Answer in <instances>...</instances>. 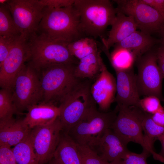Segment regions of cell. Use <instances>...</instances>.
Listing matches in <instances>:
<instances>
[{
  "label": "cell",
  "instance_id": "cell-1",
  "mask_svg": "<svg viewBox=\"0 0 164 164\" xmlns=\"http://www.w3.org/2000/svg\"><path fill=\"white\" fill-rule=\"evenodd\" d=\"M80 15L74 4L61 8L45 6L36 33L68 44L86 37L80 27Z\"/></svg>",
  "mask_w": 164,
  "mask_h": 164
},
{
  "label": "cell",
  "instance_id": "cell-2",
  "mask_svg": "<svg viewBox=\"0 0 164 164\" xmlns=\"http://www.w3.org/2000/svg\"><path fill=\"white\" fill-rule=\"evenodd\" d=\"M74 5L80 15V27L85 36L104 38L107 27L112 25L117 13L109 0H75Z\"/></svg>",
  "mask_w": 164,
  "mask_h": 164
},
{
  "label": "cell",
  "instance_id": "cell-3",
  "mask_svg": "<svg viewBox=\"0 0 164 164\" xmlns=\"http://www.w3.org/2000/svg\"><path fill=\"white\" fill-rule=\"evenodd\" d=\"M94 81L79 79L59 106L63 130L68 133L91 111L97 108L91 92Z\"/></svg>",
  "mask_w": 164,
  "mask_h": 164
},
{
  "label": "cell",
  "instance_id": "cell-4",
  "mask_svg": "<svg viewBox=\"0 0 164 164\" xmlns=\"http://www.w3.org/2000/svg\"><path fill=\"white\" fill-rule=\"evenodd\" d=\"M30 57L27 62L39 71L57 64H78L79 60L72 55L68 44L55 41L36 33L28 39Z\"/></svg>",
  "mask_w": 164,
  "mask_h": 164
},
{
  "label": "cell",
  "instance_id": "cell-5",
  "mask_svg": "<svg viewBox=\"0 0 164 164\" xmlns=\"http://www.w3.org/2000/svg\"><path fill=\"white\" fill-rule=\"evenodd\" d=\"M77 65L55 64L39 71L43 92L42 102L56 105L60 103L79 79L74 75Z\"/></svg>",
  "mask_w": 164,
  "mask_h": 164
},
{
  "label": "cell",
  "instance_id": "cell-6",
  "mask_svg": "<svg viewBox=\"0 0 164 164\" xmlns=\"http://www.w3.org/2000/svg\"><path fill=\"white\" fill-rule=\"evenodd\" d=\"M117 106L118 112L111 129L127 143L132 142L140 144L155 159L164 163V158L149 145L143 134L142 123L146 113L137 106Z\"/></svg>",
  "mask_w": 164,
  "mask_h": 164
},
{
  "label": "cell",
  "instance_id": "cell-7",
  "mask_svg": "<svg viewBox=\"0 0 164 164\" xmlns=\"http://www.w3.org/2000/svg\"><path fill=\"white\" fill-rule=\"evenodd\" d=\"M11 91L18 113L42 102L43 95L39 71L27 62L16 76Z\"/></svg>",
  "mask_w": 164,
  "mask_h": 164
},
{
  "label": "cell",
  "instance_id": "cell-8",
  "mask_svg": "<svg viewBox=\"0 0 164 164\" xmlns=\"http://www.w3.org/2000/svg\"><path fill=\"white\" fill-rule=\"evenodd\" d=\"M118 111L117 106L113 110L105 112L96 108L67 133L77 144L87 145L93 138L102 135L107 130L111 128Z\"/></svg>",
  "mask_w": 164,
  "mask_h": 164
},
{
  "label": "cell",
  "instance_id": "cell-9",
  "mask_svg": "<svg viewBox=\"0 0 164 164\" xmlns=\"http://www.w3.org/2000/svg\"><path fill=\"white\" fill-rule=\"evenodd\" d=\"M136 83L140 95L154 96L162 100V83L164 75L158 64L157 53L151 50L136 60Z\"/></svg>",
  "mask_w": 164,
  "mask_h": 164
},
{
  "label": "cell",
  "instance_id": "cell-10",
  "mask_svg": "<svg viewBox=\"0 0 164 164\" xmlns=\"http://www.w3.org/2000/svg\"><path fill=\"white\" fill-rule=\"evenodd\" d=\"M6 5L23 37L28 39L36 33L45 7L39 0H10Z\"/></svg>",
  "mask_w": 164,
  "mask_h": 164
},
{
  "label": "cell",
  "instance_id": "cell-11",
  "mask_svg": "<svg viewBox=\"0 0 164 164\" xmlns=\"http://www.w3.org/2000/svg\"><path fill=\"white\" fill-rule=\"evenodd\" d=\"M117 12L132 16L137 29L150 35L164 27V18L154 9L141 0H114Z\"/></svg>",
  "mask_w": 164,
  "mask_h": 164
},
{
  "label": "cell",
  "instance_id": "cell-12",
  "mask_svg": "<svg viewBox=\"0 0 164 164\" xmlns=\"http://www.w3.org/2000/svg\"><path fill=\"white\" fill-rule=\"evenodd\" d=\"M62 130L59 117L50 124L31 129L30 135L38 164H47L53 158Z\"/></svg>",
  "mask_w": 164,
  "mask_h": 164
},
{
  "label": "cell",
  "instance_id": "cell-13",
  "mask_svg": "<svg viewBox=\"0 0 164 164\" xmlns=\"http://www.w3.org/2000/svg\"><path fill=\"white\" fill-rule=\"evenodd\" d=\"M30 57L28 39L22 36L0 66V86L11 90L14 80Z\"/></svg>",
  "mask_w": 164,
  "mask_h": 164
},
{
  "label": "cell",
  "instance_id": "cell-14",
  "mask_svg": "<svg viewBox=\"0 0 164 164\" xmlns=\"http://www.w3.org/2000/svg\"><path fill=\"white\" fill-rule=\"evenodd\" d=\"M127 143L111 129L93 138L87 145L102 159L111 162L122 159L129 151Z\"/></svg>",
  "mask_w": 164,
  "mask_h": 164
},
{
  "label": "cell",
  "instance_id": "cell-15",
  "mask_svg": "<svg viewBox=\"0 0 164 164\" xmlns=\"http://www.w3.org/2000/svg\"><path fill=\"white\" fill-rule=\"evenodd\" d=\"M91 92L98 106V111H109L116 93V79L108 71L104 63L101 73L92 84Z\"/></svg>",
  "mask_w": 164,
  "mask_h": 164
},
{
  "label": "cell",
  "instance_id": "cell-16",
  "mask_svg": "<svg viewBox=\"0 0 164 164\" xmlns=\"http://www.w3.org/2000/svg\"><path fill=\"white\" fill-rule=\"evenodd\" d=\"M115 71L116 76V95L114 102L118 105L139 107L140 95L133 67Z\"/></svg>",
  "mask_w": 164,
  "mask_h": 164
},
{
  "label": "cell",
  "instance_id": "cell-17",
  "mask_svg": "<svg viewBox=\"0 0 164 164\" xmlns=\"http://www.w3.org/2000/svg\"><path fill=\"white\" fill-rule=\"evenodd\" d=\"M30 130L23 119L13 117L0 120V145L14 146L26 138Z\"/></svg>",
  "mask_w": 164,
  "mask_h": 164
},
{
  "label": "cell",
  "instance_id": "cell-18",
  "mask_svg": "<svg viewBox=\"0 0 164 164\" xmlns=\"http://www.w3.org/2000/svg\"><path fill=\"white\" fill-rule=\"evenodd\" d=\"M26 110L23 119L30 129L52 123L59 117L60 112L59 106L43 102L30 106Z\"/></svg>",
  "mask_w": 164,
  "mask_h": 164
},
{
  "label": "cell",
  "instance_id": "cell-19",
  "mask_svg": "<svg viewBox=\"0 0 164 164\" xmlns=\"http://www.w3.org/2000/svg\"><path fill=\"white\" fill-rule=\"evenodd\" d=\"M111 26L108 37L101 39L103 47L108 50L111 47L124 39L137 29L132 16L119 12H117Z\"/></svg>",
  "mask_w": 164,
  "mask_h": 164
},
{
  "label": "cell",
  "instance_id": "cell-20",
  "mask_svg": "<svg viewBox=\"0 0 164 164\" xmlns=\"http://www.w3.org/2000/svg\"><path fill=\"white\" fill-rule=\"evenodd\" d=\"M155 42V40L151 35L136 30L121 41L115 44L113 50H128L133 52L137 59L151 50Z\"/></svg>",
  "mask_w": 164,
  "mask_h": 164
},
{
  "label": "cell",
  "instance_id": "cell-21",
  "mask_svg": "<svg viewBox=\"0 0 164 164\" xmlns=\"http://www.w3.org/2000/svg\"><path fill=\"white\" fill-rule=\"evenodd\" d=\"M53 158L58 164H82L77 144L63 130Z\"/></svg>",
  "mask_w": 164,
  "mask_h": 164
},
{
  "label": "cell",
  "instance_id": "cell-22",
  "mask_svg": "<svg viewBox=\"0 0 164 164\" xmlns=\"http://www.w3.org/2000/svg\"><path fill=\"white\" fill-rule=\"evenodd\" d=\"M99 50L79 60L76 67L74 75L78 79H95L101 73L104 63Z\"/></svg>",
  "mask_w": 164,
  "mask_h": 164
},
{
  "label": "cell",
  "instance_id": "cell-23",
  "mask_svg": "<svg viewBox=\"0 0 164 164\" xmlns=\"http://www.w3.org/2000/svg\"><path fill=\"white\" fill-rule=\"evenodd\" d=\"M12 149L17 164H38L30 133L26 138Z\"/></svg>",
  "mask_w": 164,
  "mask_h": 164
},
{
  "label": "cell",
  "instance_id": "cell-24",
  "mask_svg": "<svg viewBox=\"0 0 164 164\" xmlns=\"http://www.w3.org/2000/svg\"><path fill=\"white\" fill-rule=\"evenodd\" d=\"M21 36L6 5L0 4V36L12 37Z\"/></svg>",
  "mask_w": 164,
  "mask_h": 164
},
{
  "label": "cell",
  "instance_id": "cell-25",
  "mask_svg": "<svg viewBox=\"0 0 164 164\" xmlns=\"http://www.w3.org/2000/svg\"><path fill=\"white\" fill-rule=\"evenodd\" d=\"M142 126L147 142L153 148L155 141L159 140L164 136V127L156 123L152 119L151 114L146 113L142 121Z\"/></svg>",
  "mask_w": 164,
  "mask_h": 164
},
{
  "label": "cell",
  "instance_id": "cell-26",
  "mask_svg": "<svg viewBox=\"0 0 164 164\" xmlns=\"http://www.w3.org/2000/svg\"><path fill=\"white\" fill-rule=\"evenodd\" d=\"M114 70L133 67L137 58L132 52L125 49L113 50L108 58Z\"/></svg>",
  "mask_w": 164,
  "mask_h": 164
},
{
  "label": "cell",
  "instance_id": "cell-27",
  "mask_svg": "<svg viewBox=\"0 0 164 164\" xmlns=\"http://www.w3.org/2000/svg\"><path fill=\"white\" fill-rule=\"evenodd\" d=\"M18 112L14 104L11 90H0V120L9 118Z\"/></svg>",
  "mask_w": 164,
  "mask_h": 164
},
{
  "label": "cell",
  "instance_id": "cell-28",
  "mask_svg": "<svg viewBox=\"0 0 164 164\" xmlns=\"http://www.w3.org/2000/svg\"><path fill=\"white\" fill-rule=\"evenodd\" d=\"M77 144L82 164H106L109 162L102 159L87 145Z\"/></svg>",
  "mask_w": 164,
  "mask_h": 164
},
{
  "label": "cell",
  "instance_id": "cell-29",
  "mask_svg": "<svg viewBox=\"0 0 164 164\" xmlns=\"http://www.w3.org/2000/svg\"><path fill=\"white\" fill-rule=\"evenodd\" d=\"M139 107L145 113L153 114L163 109L160 99L154 96H146L140 99Z\"/></svg>",
  "mask_w": 164,
  "mask_h": 164
},
{
  "label": "cell",
  "instance_id": "cell-30",
  "mask_svg": "<svg viewBox=\"0 0 164 164\" xmlns=\"http://www.w3.org/2000/svg\"><path fill=\"white\" fill-rule=\"evenodd\" d=\"M21 36L6 37L0 36V66Z\"/></svg>",
  "mask_w": 164,
  "mask_h": 164
},
{
  "label": "cell",
  "instance_id": "cell-31",
  "mask_svg": "<svg viewBox=\"0 0 164 164\" xmlns=\"http://www.w3.org/2000/svg\"><path fill=\"white\" fill-rule=\"evenodd\" d=\"M151 155V153L146 150H143L140 154L129 151L122 159L124 164H147L146 159Z\"/></svg>",
  "mask_w": 164,
  "mask_h": 164
},
{
  "label": "cell",
  "instance_id": "cell-32",
  "mask_svg": "<svg viewBox=\"0 0 164 164\" xmlns=\"http://www.w3.org/2000/svg\"><path fill=\"white\" fill-rule=\"evenodd\" d=\"M0 164H17L11 147L0 145Z\"/></svg>",
  "mask_w": 164,
  "mask_h": 164
},
{
  "label": "cell",
  "instance_id": "cell-33",
  "mask_svg": "<svg viewBox=\"0 0 164 164\" xmlns=\"http://www.w3.org/2000/svg\"><path fill=\"white\" fill-rule=\"evenodd\" d=\"M97 45L96 41L94 39L89 44L80 49L73 52L71 54L80 60L91 53L98 51L99 50L98 48Z\"/></svg>",
  "mask_w": 164,
  "mask_h": 164
},
{
  "label": "cell",
  "instance_id": "cell-34",
  "mask_svg": "<svg viewBox=\"0 0 164 164\" xmlns=\"http://www.w3.org/2000/svg\"><path fill=\"white\" fill-rule=\"evenodd\" d=\"M45 6L61 8L73 5L75 0H39Z\"/></svg>",
  "mask_w": 164,
  "mask_h": 164
},
{
  "label": "cell",
  "instance_id": "cell-35",
  "mask_svg": "<svg viewBox=\"0 0 164 164\" xmlns=\"http://www.w3.org/2000/svg\"><path fill=\"white\" fill-rule=\"evenodd\" d=\"M94 39L86 37L70 43L67 45L68 48L70 53L80 49L91 43Z\"/></svg>",
  "mask_w": 164,
  "mask_h": 164
},
{
  "label": "cell",
  "instance_id": "cell-36",
  "mask_svg": "<svg viewBox=\"0 0 164 164\" xmlns=\"http://www.w3.org/2000/svg\"><path fill=\"white\" fill-rule=\"evenodd\" d=\"M144 3L151 6L164 18V0H141Z\"/></svg>",
  "mask_w": 164,
  "mask_h": 164
},
{
  "label": "cell",
  "instance_id": "cell-37",
  "mask_svg": "<svg viewBox=\"0 0 164 164\" xmlns=\"http://www.w3.org/2000/svg\"><path fill=\"white\" fill-rule=\"evenodd\" d=\"M151 117L153 120L156 123L164 127V108L151 114Z\"/></svg>",
  "mask_w": 164,
  "mask_h": 164
},
{
  "label": "cell",
  "instance_id": "cell-38",
  "mask_svg": "<svg viewBox=\"0 0 164 164\" xmlns=\"http://www.w3.org/2000/svg\"><path fill=\"white\" fill-rule=\"evenodd\" d=\"M158 57V64L162 73L164 75V60Z\"/></svg>",
  "mask_w": 164,
  "mask_h": 164
},
{
  "label": "cell",
  "instance_id": "cell-39",
  "mask_svg": "<svg viewBox=\"0 0 164 164\" xmlns=\"http://www.w3.org/2000/svg\"><path fill=\"white\" fill-rule=\"evenodd\" d=\"M162 145L161 150L159 154L161 156L164 158V136L159 140Z\"/></svg>",
  "mask_w": 164,
  "mask_h": 164
},
{
  "label": "cell",
  "instance_id": "cell-40",
  "mask_svg": "<svg viewBox=\"0 0 164 164\" xmlns=\"http://www.w3.org/2000/svg\"><path fill=\"white\" fill-rule=\"evenodd\" d=\"M161 35V43L162 47L160 49L164 51V27L159 32Z\"/></svg>",
  "mask_w": 164,
  "mask_h": 164
},
{
  "label": "cell",
  "instance_id": "cell-41",
  "mask_svg": "<svg viewBox=\"0 0 164 164\" xmlns=\"http://www.w3.org/2000/svg\"><path fill=\"white\" fill-rule=\"evenodd\" d=\"M106 164H124L123 160L122 159H118L112 161L108 162Z\"/></svg>",
  "mask_w": 164,
  "mask_h": 164
},
{
  "label": "cell",
  "instance_id": "cell-42",
  "mask_svg": "<svg viewBox=\"0 0 164 164\" xmlns=\"http://www.w3.org/2000/svg\"><path fill=\"white\" fill-rule=\"evenodd\" d=\"M157 54L158 57H160L164 60V51L159 49L157 52Z\"/></svg>",
  "mask_w": 164,
  "mask_h": 164
},
{
  "label": "cell",
  "instance_id": "cell-43",
  "mask_svg": "<svg viewBox=\"0 0 164 164\" xmlns=\"http://www.w3.org/2000/svg\"><path fill=\"white\" fill-rule=\"evenodd\" d=\"M47 164H58L53 158Z\"/></svg>",
  "mask_w": 164,
  "mask_h": 164
}]
</instances>
